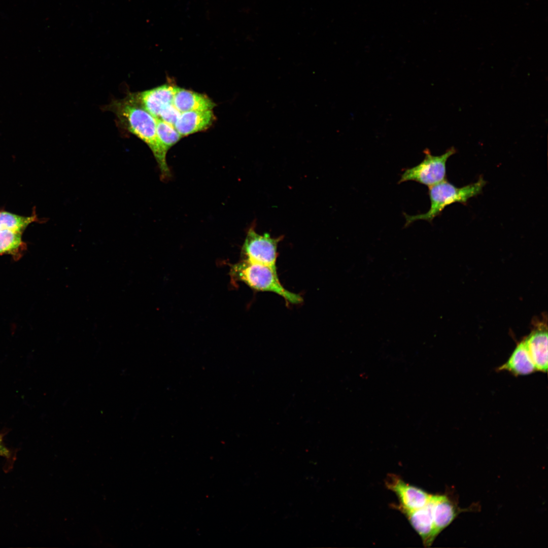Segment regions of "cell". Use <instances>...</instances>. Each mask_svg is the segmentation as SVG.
<instances>
[{
  "mask_svg": "<svg viewBox=\"0 0 548 548\" xmlns=\"http://www.w3.org/2000/svg\"><path fill=\"white\" fill-rule=\"evenodd\" d=\"M232 280L239 281L251 289L273 292L282 297L288 303L299 304L302 297L286 289L280 282L277 271L269 266L242 260L231 266Z\"/></svg>",
  "mask_w": 548,
  "mask_h": 548,
  "instance_id": "obj_3",
  "label": "cell"
},
{
  "mask_svg": "<svg viewBox=\"0 0 548 548\" xmlns=\"http://www.w3.org/2000/svg\"><path fill=\"white\" fill-rule=\"evenodd\" d=\"M181 113L172 104L164 107L160 112L158 118L174 126Z\"/></svg>",
  "mask_w": 548,
  "mask_h": 548,
  "instance_id": "obj_17",
  "label": "cell"
},
{
  "mask_svg": "<svg viewBox=\"0 0 548 548\" xmlns=\"http://www.w3.org/2000/svg\"><path fill=\"white\" fill-rule=\"evenodd\" d=\"M282 237L258 234L253 226L248 232L242 248L244 259L270 267L277 270V248Z\"/></svg>",
  "mask_w": 548,
  "mask_h": 548,
  "instance_id": "obj_5",
  "label": "cell"
},
{
  "mask_svg": "<svg viewBox=\"0 0 548 548\" xmlns=\"http://www.w3.org/2000/svg\"><path fill=\"white\" fill-rule=\"evenodd\" d=\"M176 87L165 84L143 92L129 93L126 97L158 118L164 107L173 104Z\"/></svg>",
  "mask_w": 548,
  "mask_h": 548,
  "instance_id": "obj_7",
  "label": "cell"
},
{
  "mask_svg": "<svg viewBox=\"0 0 548 548\" xmlns=\"http://www.w3.org/2000/svg\"><path fill=\"white\" fill-rule=\"evenodd\" d=\"M108 107L126 130L148 145L157 162L162 178H169L171 174L166 162L167 152L157 136L156 118L127 97L114 100Z\"/></svg>",
  "mask_w": 548,
  "mask_h": 548,
  "instance_id": "obj_1",
  "label": "cell"
},
{
  "mask_svg": "<svg viewBox=\"0 0 548 548\" xmlns=\"http://www.w3.org/2000/svg\"><path fill=\"white\" fill-rule=\"evenodd\" d=\"M424 159L417 165L405 169L401 175L398 184L414 181L428 187L446 179V163L450 157L456 152L452 147L439 156L432 155L426 149Z\"/></svg>",
  "mask_w": 548,
  "mask_h": 548,
  "instance_id": "obj_4",
  "label": "cell"
},
{
  "mask_svg": "<svg viewBox=\"0 0 548 548\" xmlns=\"http://www.w3.org/2000/svg\"><path fill=\"white\" fill-rule=\"evenodd\" d=\"M486 183L483 178L480 177L475 183L461 187H457L446 179L429 187V210L425 213L416 215L404 214L406 220L405 226L419 220L431 223L447 206L456 202L466 203L470 198L481 194Z\"/></svg>",
  "mask_w": 548,
  "mask_h": 548,
  "instance_id": "obj_2",
  "label": "cell"
},
{
  "mask_svg": "<svg viewBox=\"0 0 548 548\" xmlns=\"http://www.w3.org/2000/svg\"><path fill=\"white\" fill-rule=\"evenodd\" d=\"M156 130L159 140L167 152L168 150L183 137L175 127L161 120L156 118Z\"/></svg>",
  "mask_w": 548,
  "mask_h": 548,
  "instance_id": "obj_16",
  "label": "cell"
},
{
  "mask_svg": "<svg viewBox=\"0 0 548 548\" xmlns=\"http://www.w3.org/2000/svg\"><path fill=\"white\" fill-rule=\"evenodd\" d=\"M524 341L536 371L547 370V331L546 325L539 324Z\"/></svg>",
  "mask_w": 548,
  "mask_h": 548,
  "instance_id": "obj_9",
  "label": "cell"
},
{
  "mask_svg": "<svg viewBox=\"0 0 548 548\" xmlns=\"http://www.w3.org/2000/svg\"><path fill=\"white\" fill-rule=\"evenodd\" d=\"M497 370L507 371L516 376L528 375L536 371L524 340L517 345L507 361Z\"/></svg>",
  "mask_w": 548,
  "mask_h": 548,
  "instance_id": "obj_13",
  "label": "cell"
},
{
  "mask_svg": "<svg viewBox=\"0 0 548 548\" xmlns=\"http://www.w3.org/2000/svg\"><path fill=\"white\" fill-rule=\"evenodd\" d=\"M431 502L434 531L436 537L454 521L459 510L447 495H432Z\"/></svg>",
  "mask_w": 548,
  "mask_h": 548,
  "instance_id": "obj_11",
  "label": "cell"
},
{
  "mask_svg": "<svg viewBox=\"0 0 548 548\" xmlns=\"http://www.w3.org/2000/svg\"><path fill=\"white\" fill-rule=\"evenodd\" d=\"M22 233L9 229L0 231V255L8 254L15 260L20 259L26 249Z\"/></svg>",
  "mask_w": 548,
  "mask_h": 548,
  "instance_id": "obj_14",
  "label": "cell"
},
{
  "mask_svg": "<svg viewBox=\"0 0 548 548\" xmlns=\"http://www.w3.org/2000/svg\"><path fill=\"white\" fill-rule=\"evenodd\" d=\"M173 104L181 112L212 110L216 104L204 94L176 87Z\"/></svg>",
  "mask_w": 548,
  "mask_h": 548,
  "instance_id": "obj_12",
  "label": "cell"
},
{
  "mask_svg": "<svg viewBox=\"0 0 548 548\" xmlns=\"http://www.w3.org/2000/svg\"><path fill=\"white\" fill-rule=\"evenodd\" d=\"M10 455L9 450L4 445L3 435L0 434V456L9 457Z\"/></svg>",
  "mask_w": 548,
  "mask_h": 548,
  "instance_id": "obj_18",
  "label": "cell"
},
{
  "mask_svg": "<svg viewBox=\"0 0 548 548\" xmlns=\"http://www.w3.org/2000/svg\"><path fill=\"white\" fill-rule=\"evenodd\" d=\"M386 487L395 493L399 504H393L392 507L400 510H415L425 506L432 494L416 486L405 482L395 474H388L385 480Z\"/></svg>",
  "mask_w": 548,
  "mask_h": 548,
  "instance_id": "obj_6",
  "label": "cell"
},
{
  "mask_svg": "<svg viewBox=\"0 0 548 548\" xmlns=\"http://www.w3.org/2000/svg\"><path fill=\"white\" fill-rule=\"evenodd\" d=\"M214 119L212 110L187 111L181 113L174 127L184 136L208 129Z\"/></svg>",
  "mask_w": 548,
  "mask_h": 548,
  "instance_id": "obj_10",
  "label": "cell"
},
{
  "mask_svg": "<svg viewBox=\"0 0 548 548\" xmlns=\"http://www.w3.org/2000/svg\"><path fill=\"white\" fill-rule=\"evenodd\" d=\"M38 219L35 212L30 216H24L1 210L0 231L9 229L23 232L29 225Z\"/></svg>",
  "mask_w": 548,
  "mask_h": 548,
  "instance_id": "obj_15",
  "label": "cell"
},
{
  "mask_svg": "<svg viewBox=\"0 0 548 548\" xmlns=\"http://www.w3.org/2000/svg\"><path fill=\"white\" fill-rule=\"evenodd\" d=\"M432 497V496H431ZM421 537L425 547H429L436 537L434 534L432 515L431 497L424 507L415 510H400Z\"/></svg>",
  "mask_w": 548,
  "mask_h": 548,
  "instance_id": "obj_8",
  "label": "cell"
}]
</instances>
